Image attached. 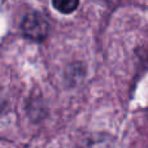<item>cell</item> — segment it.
I'll return each mask as SVG.
<instances>
[{"label": "cell", "mask_w": 148, "mask_h": 148, "mask_svg": "<svg viewBox=\"0 0 148 148\" xmlns=\"http://www.w3.org/2000/svg\"><path fill=\"white\" fill-rule=\"evenodd\" d=\"M22 31L31 40H43L48 33V22L38 12H31L23 18Z\"/></svg>", "instance_id": "obj_1"}, {"label": "cell", "mask_w": 148, "mask_h": 148, "mask_svg": "<svg viewBox=\"0 0 148 148\" xmlns=\"http://www.w3.org/2000/svg\"><path fill=\"white\" fill-rule=\"evenodd\" d=\"M52 5L61 13H72L79 5V3L77 0H74V1H70V0H55L52 3Z\"/></svg>", "instance_id": "obj_2"}]
</instances>
